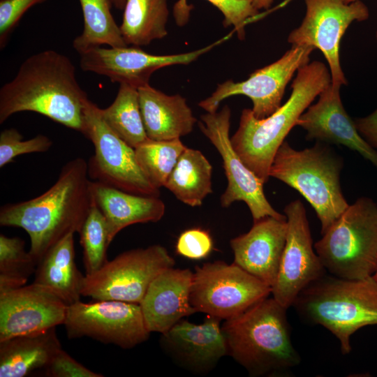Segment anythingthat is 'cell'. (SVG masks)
Here are the masks:
<instances>
[{
    "instance_id": "d6986e66",
    "label": "cell",
    "mask_w": 377,
    "mask_h": 377,
    "mask_svg": "<svg viewBox=\"0 0 377 377\" xmlns=\"http://www.w3.org/2000/svg\"><path fill=\"white\" fill-rule=\"evenodd\" d=\"M340 90L332 83L328 85L319 94L318 101L301 114L297 126L306 131L307 140L347 147L377 168V151L360 134L355 121L345 110Z\"/></svg>"
},
{
    "instance_id": "8992f818",
    "label": "cell",
    "mask_w": 377,
    "mask_h": 377,
    "mask_svg": "<svg viewBox=\"0 0 377 377\" xmlns=\"http://www.w3.org/2000/svg\"><path fill=\"white\" fill-rule=\"evenodd\" d=\"M342 166L340 157L323 142L296 150L284 141L276 153L269 177L297 190L309 202L323 234L349 205L340 185Z\"/></svg>"
},
{
    "instance_id": "9c48e42d",
    "label": "cell",
    "mask_w": 377,
    "mask_h": 377,
    "mask_svg": "<svg viewBox=\"0 0 377 377\" xmlns=\"http://www.w3.org/2000/svg\"><path fill=\"white\" fill-rule=\"evenodd\" d=\"M271 291L235 263L217 260L195 267L190 302L197 312L227 320L268 297Z\"/></svg>"
},
{
    "instance_id": "5bb4252c",
    "label": "cell",
    "mask_w": 377,
    "mask_h": 377,
    "mask_svg": "<svg viewBox=\"0 0 377 377\" xmlns=\"http://www.w3.org/2000/svg\"><path fill=\"white\" fill-rule=\"evenodd\" d=\"M315 49L305 45L292 46L276 61L253 72L246 80H227L218 85L212 94L198 105L207 112H216L220 103L232 96L244 95L252 103L253 114L264 119L281 105L286 87L295 73L309 63Z\"/></svg>"
},
{
    "instance_id": "ab89813d",
    "label": "cell",
    "mask_w": 377,
    "mask_h": 377,
    "mask_svg": "<svg viewBox=\"0 0 377 377\" xmlns=\"http://www.w3.org/2000/svg\"><path fill=\"white\" fill-rule=\"evenodd\" d=\"M126 0H113V5L118 10H124Z\"/></svg>"
},
{
    "instance_id": "cb8c5ba5",
    "label": "cell",
    "mask_w": 377,
    "mask_h": 377,
    "mask_svg": "<svg viewBox=\"0 0 377 377\" xmlns=\"http://www.w3.org/2000/svg\"><path fill=\"white\" fill-rule=\"evenodd\" d=\"M61 349L56 327L0 341V376L24 377L45 367Z\"/></svg>"
},
{
    "instance_id": "b9f144b4",
    "label": "cell",
    "mask_w": 377,
    "mask_h": 377,
    "mask_svg": "<svg viewBox=\"0 0 377 377\" xmlns=\"http://www.w3.org/2000/svg\"><path fill=\"white\" fill-rule=\"evenodd\" d=\"M373 276H374V278L375 279V280H376V281L377 283V269H376V272H375V274H374Z\"/></svg>"
},
{
    "instance_id": "5b68a950",
    "label": "cell",
    "mask_w": 377,
    "mask_h": 377,
    "mask_svg": "<svg viewBox=\"0 0 377 377\" xmlns=\"http://www.w3.org/2000/svg\"><path fill=\"white\" fill-rule=\"evenodd\" d=\"M293 306L302 318L331 332L341 353L348 354L351 336L364 326L377 325V283L373 276L346 279L324 275L302 290Z\"/></svg>"
},
{
    "instance_id": "4dcf8cb0",
    "label": "cell",
    "mask_w": 377,
    "mask_h": 377,
    "mask_svg": "<svg viewBox=\"0 0 377 377\" xmlns=\"http://www.w3.org/2000/svg\"><path fill=\"white\" fill-rule=\"evenodd\" d=\"M36 265L23 239L0 235V293L24 286Z\"/></svg>"
},
{
    "instance_id": "60d3db41",
    "label": "cell",
    "mask_w": 377,
    "mask_h": 377,
    "mask_svg": "<svg viewBox=\"0 0 377 377\" xmlns=\"http://www.w3.org/2000/svg\"><path fill=\"white\" fill-rule=\"evenodd\" d=\"M342 1L346 3H352V2L355 1L357 0H342Z\"/></svg>"
},
{
    "instance_id": "3957f363",
    "label": "cell",
    "mask_w": 377,
    "mask_h": 377,
    "mask_svg": "<svg viewBox=\"0 0 377 377\" xmlns=\"http://www.w3.org/2000/svg\"><path fill=\"white\" fill-rule=\"evenodd\" d=\"M331 83L326 65L314 61L298 69L290 96L271 115L257 119L251 109L242 110L231 143L244 163L264 184L270 177L271 165L286 137L316 97Z\"/></svg>"
},
{
    "instance_id": "9a60e30c",
    "label": "cell",
    "mask_w": 377,
    "mask_h": 377,
    "mask_svg": "<svg viewBox=\"0 0 377 377\" xmlns=\"http://www.w3.org/2000/svg\"><path fill=\"white\" fill-rule=\"evenodd\" d=\"M284 212L288 223L286 241L271 293L287 309L302 290L325 275V269L313 249L302 202L300 200L291 202L286 206Z\"/></svg>"
},
{
    "instance_id": "603a6c76",
    "label": "cell",
    "mask_w": 377,
    "mask_h": 377,
    "mask_svg": "<svg viewBox=\"0 0 377 377\" xmlns=\"http://www.w3.org/2000/svg\"><path fill=\"white\" fill-rule=\"evenodd\" d=\"M138 89L142 120L150 140L180 139L193 131L197 119L185 98L167 95L149 84Z\"/></svg>"
},
{
    "instance_id": "e575fe53",
    "label": "cell",
    "mask_w": 377,
    "mask_h": 377,
    "mask_svg": "<svg viewBox=\"0 0 377 377\" xmlns=\"http://www.w3.org/2000/svg\"><path fill=\"white\" fill-rule=\"evenodd\" d=\"M212 249L213 241L210 234L200 228H190L182 232L176 243L177 253L193 260L206 258Z\"/></svg>"
},
{
    "instance_id": "7c38bea8",
    "label": "cell",
    "mask_w": 377,
    "mask_h": 377,
    "mask_svg": "<svg viewBox=\"0 0 377 377\" xmlns=\"http://www.w3.org/2000/svg\"><path fill=\"white\" fill-rule=\"evenodd\" d=\"M64 325L68 339L87 337L124 349L146 341L151 333L140 304L117 300L70 304Z\"/></svg>"
},
{
    "instance_id": "ac0fdd59",
    "label": "cell",
    "mask_w": 377,
    "mask_h": 377,
    "mask_svg": "<svg viewBox=\"0 0 377 377\" xmlns=\"http://www.w3.org/2000/svg\"><path fill=\"white\" fill-rule=\"evenodd\" d=\"M164 351L179 365L196 374H207L228 354L221 319L207 316L195 324L181 320L161 334Z\"/></svg>"
},
{
    "instance_id": "7a4b0ae2",
    "label": "cell",
    "mask_w": 377,
    "mask_h": 377,
    "mask_svg": "<svg viewBox=\"0 0 377 377\" xmlns=\"http://www.w3.org/2000/svg\"><path fill=\"white\" fill-rule=\"evenodd\" d=\"M72 61L52 50L27 58L13 80L0 89V124L21 112H34L84 133V106Z\"/></svg>"
},
{
    "instance_id": "7bdbcfd3",
    "label": "cell",
    "mask_w": 377,
    "mask_h": 377,
    "mask_svg": "<svg viewBox=\"0 0 377 377\" xmlns=\"http://www.w3.org/2000/svg\"><path fill=\"white\" fill-rule=\"evenodd\" d=\"M376 42H377V30L376 31Z\"/></svg>"
},
{
    "instance_id": "f1b7e54d",
    "label": "cell",
    "mask_w": 377,
    "mask_h": 377,
    "mask_svg": "<svg viewBox=\"0 0 377 377\" xmlns=\"http://www.w3.org/2000/svg\"><path fill=\"white\" fill-rule=\"evenodd\" d=\"M105 124L126 143L135 148L149 138L140 111L138 89L119 84L116 98L106 108H101Z\"/></svg>"
},
{
    "instance_id": "7402d4cb",
    "label": "cell",
    "mask_w": 377,
    "mask_h": 377,
    "mask_svg": "<svg viewBox=\"0 0 377 377\" xmlns=\"http://www.w3.org/2000/svg\"><path fill=\"white\" fill-rule=\"evenodd\" d=\"M92 198L103 214L109 241L124 228L136 223H156L165 212L159 197L130 193L98 181L91 182Z\"/></svg>"
},
{
    "instance_id": "d590c367",
    "label": "cell",
    "mask_w": 377,
    "mask_h": 377,
    "mask_svg": "<svg viewBox=\"0 0 377 377\" xmlns=\"http://www.w3.org/2000/svg\"><path fill=\"white\" fill-rule=\"evenodd\" d=\"M46 0L0 1V47L6 45L8 38L24 14L36 4Z\"/></svg>"
},
{
    "instance_id": "2e32d148",
    "label": "cell",
    "mask_w": 377,
    "mask_h": 377,
    "mask_svg": "<svg viewBox=\"0 0 377 377\" xmlns=\"http://www.w3.org/2000/svg\"><path fill=\"white\" fill-rule=\"evenodd\" d=\"M226 38L193 52L168 55L151 54L133 45L96 47L80 54V66L83 71L103 75L112 82L138 89L149 84L150 77L156 71L168 66L187 65Z\"/></svg>"
},
{
    "instance_id": "52a82bcc",
    "label": "cell",
    "mask_w": 377,
    "mask_h": 377,
    "mask_svg": "<svg viewBox=\"0 0 377 377\" xmlns=\"http://www.w3.org/2000/svg\"><path fill=\"white\" fill-rule=\"evenodd\" d=\"M315 243L325 270L346 279H364L377 269V203L362 197L349 205Z\"/></svg>"
},
{
    "instance_id": "e0dca14e",
    "label": "cell",
    "mask_w": 377,
    "mask_h": 377,
    "mask_svg": "<svg viewBox=\"0 0 377 377\" xmlns=\"http://www.w3.org/2000/svg\"><path fill=\"white\" fill-rule=\"evenodd\" d=\"M68 304L32 283L0 293V341L64 325Z\"/></svg>"
},
{
    "instance_id": "f35d334b",
    "label": "cell",
    "mask_w": 377,
    "mask_h": 377,
    "mask_svg": "<svg viewBox=\"0 0 377 377\" xmlns=\"http://www.w3.org/2000/svg\"><path fill=\"white\" fill-rule=\"evenodd\" d=\"M274 0H252L254 7L258 10L267 9L270 7Z\"/></svg>"
},
{
    "instance_id": "8d00e7d4",
    "label": "cell",
    "mask_w": 377,
    "mask_h": 377,
    "mask_svg": "<svg viewBox=\"0 0 377 377\" xmlns=\"http://www.w3.org/2000/svg\"><path fill=\"white\" fill-rule=\"evenodd\" d=\"M47 376L52 377H103L76 361L62 348L45 367Z\"/></svg>"
},
{
    "instance_id": "8fae6325",
    "label": "cell",
    "mask_w": 377,
    "mask_h": 377,
    "mask_svg": "<svg viewBox=\"0 0 377 377\" xmlns=\"http://www.w3.org/2000/svg\"><path fill=\"white\" fill-rule=\"evenodd\" d=\"M306 13L300 25L288 37L292 46H309L324 55L331 74L332 85L347 84L340 61V44L354 21L369 17L368 7L360 0L346 3L342 0H304Z\"/></svg>"
},
{
    "instance_id": "4fadbf2b",
    "label": "cell",
    "mask_w": 377,
    "mask_h": 377,
    "mask_svg": "<svg viewBox=\"0 0 377 377\" xmlns=\"http://www.w3.org/2000/svg\"><path fill=\"white\" fill-rule=\"evenodd\" d=\"M231 111L228 105L220 111L207 112L200 117L198 126L202 133L219 151L227 178V187L220 198L222 207L236 201L248 206L253 221L266 216L285 219L268 202L263 191L264 182L242 161L234 149L230 137Z\"/></svg>"
},
{
    "instance_id": "277c9868",
    "label": "cell",
    "mask_w": 377,
    "mask_h": 377,
    "mask_svg": "<svg viewBox=\"0 0 377 377\" xmlns=\"http://www.w3.org/2000/svg\"><path fill=\"white\" fill-rule=\"evenodd\" d=\"M286 310L266 297L221 325L228 354L251 375L285 374L300 364Z\"/></svg>"
},
{
    "instance_id": "484cf974",
    "label": "cell",
    "mask_w": 377,
    "mask_h": 377,
    "mask_svg": "<svg viewBox=\"0 0 377 377\" xmlns=\"http://www.w3.org/2000/svg\"><path fill=\"white\" fill-rule=\"evenodd\" d=\"M212 166L195 149L186 147L180 155L164 187L190 207H199L212 193Z\"/></svg>"
},
{
    "instance_id": "836d02e7",
    "label": "cell",
    "mask_w": 377,
    "mask_h": 377,
    "mask_svg": "<svg viewBox=\"0 0 377 377\" xmlns=\"http://www.w3.org/2000/svg\"><path fill=\"white\" fill-rule=\"evenodd\" d=\"M22 134L15 128H6L0 133V168L12 162L18 156L45 152L52 145V141L46 135L39 134L23 140Z\"/></svg>"
},
{
    "instance_id": "d6a6232c",
    "label": "cell",
    "mask_w": 377,
    "mask_h": 377,
    "mask_svg": "<svg viewBox=\"0 0 377 377\" xmlns=\"http://www.w3.org/2000/svg\"><path fill=\"white\" fill-rule=\"evenodd\" d=\"M217 8L224 16L225 27L233 26L240 40L245 38V27L251 18L259 13L252 0H207ZM193 5L187 0H178L173 7V15L176 24L179 27L186 25L190 18Z\"/></svg>"
},
{
    "instance_id": "6da1fadb",
    "label": "cell",
    "mask_w": 377,
    "mask_h": 377,
    "mask_svg": "<svg viewBox=\"0 0 377 377\" xmlns=\"http://www.w3.org/2000/svg\"><path fill=\"white\" fill-rule=\"evenodd\" d=\"M89 177L87 161L77 157L62 167L57 181L43 193L1 206L0 225L27 232L29 251L37 265L66 236L80 231L93 205Z\"/></svg>"
},
{
    "instance_id": "ba28073f",
    "label": "cell",
    "mask_w": 377,
    "mask_h": 377,
    "mask_svg": "<svg viewBox=\"0 0 377 377\" xmlns=\"http://www.w3.org/2000/svg\"><path fill=\"white\" fill-rule=\"evenodd\" d=\"M175 264L167 249L159 244L128 250L85 275L81 295L95 300L140 304L152 281Z\"/></svg>"
},
{
    "instance_id": "4316f807",
    "label": "cell",
    "mask_w": 377,
    "mask_h": 377,
    "mask_svg": "<svg viewBox=\"0 0 377 377\" xmlns=\"http://www.w3.org/2000/svg\"><path fill=\"white\" fill-rule=\"evenodd\" d=\"M119 26L127 45L143 46L168 35L167 0H126Z\"/></svg>"
},
{
    "instance_id": "74e56055",
    "label": "cell",
    "mask_w": 377,
    "mask_h": 377,
    "mask_svg": "<svg viewBox=\"0 0 377 377\" xmlns=\"http://www.w3.org/2000/svg\"><path fill=\"white\" fill-rule=\"evenodd\" d=\"M357 129L362 138L377 149V108L371 114L355 119Z\"/></svg>"
},
{
    "instance_id": "44dd1931",
    "label": "cell",
    "mask_w": 377,
    "mask_h": 377,
    "mask_svg": "<svg viewBox=\"0 0 377 377\" xmlns=\"http://www.w3.org/2000/svg\"><path fill=\"white\" fill-rule=\"evenodd\" d=\"M193 272L170 267L149 285L140 305L150 332L163 334L183 318L197 313L190 302Z\"/></svg>"
},
{
    "instance_id": "f546056e",
    "label": "cell",
    "mask_w": 377,
    "mask_h": 377,
    "mask_svg": "<svg viewBox=\"0 0 377 377\" xmlns=\"http://www.w3.org/2000/svg\"><path fill=\"white\" fill-rule=\"evenodd\" d=\"M180 139H149L135 148L137 162L150 183L160 189L165 186L180 155L186 149Z\"/></svg>"
},
{
    "instance_id": "30bf717a",
    "label": "cell",
    "mask_w": 377,
    "mask_h": 377,
    "mask_svg": "<svg viewBox=\"0 0 377 377\" xmlns=\"http://www.w3.org/2000/svg\"><path fill=\"white\" fill-rule=\"evenodd\" d=\"M84 133L94 147L88 164L89 177L108 186L140 195L159 197L141 170L135 149L121 140L105 124L101 108L89 98L84 106Z\"/></svg>"
},
{
    "instance_id": "d4e9b609",
    "label": "cell",
    "mask_w": 377,
    "mask_h": 377,
    "mask_svg": "<svg viewBox=\"0 0 377 377\" xmlns=\"http://www.w3.org/2000/svg\"><path fill=\"white\" fill-rule=\"evenodd\" d=\"M74 233L53 246L38 263L34 283L50 288L68 305L80 300L84 276L75 263Z\"/></svg>"
},
{
    "instance_id": "1f68e13d",
    "label": "cell",
    "mask_w": 377,
    "mask_h": 377,
    "mask_svg": "<svg viewBox=\"0 0 377 377\" xmlns=\"http://www.w3.org/2000/svg\"><path fill=\"white\" fill-rule=\"evenodd\" d=\"M79 235L83 249L85 275H89L106 263V252L110 244L105 219L94 200Z\"/></svg>"
},
{
    "instance_id": "83f0119b",
    "label": "cell",
    "mask_w": 377,
    "mask_h": 377,
    "mask_svg": "<svg viewBox=\"0 0 377 377\" xmlns=\"http://www.w3.org/2000/svg\"><path fill=\"white\" fill-rule=\"evenodd\" d=\"M79 1L83 14L84 29L73 40V46L80 54L103 45L111 47L127 45L111 13L113 0Z\"/></svg>"
},
{
    "instance_id": "ffe728a7",
    "label": "cell",
    "mask_w": 377,
    "mask_h": 377,
    "mask_svg": "<svg viewBox=\"0 0 377 377\" xmlns=\"http://www.w3.org/2000/svg\"><path fill=\"white\" fill-rule=\"evenodd\" d=\"M287 218L266 216L230 242L234 263L271 288L276 283L286 241Z\"/></svg>"
}]
</instances>
